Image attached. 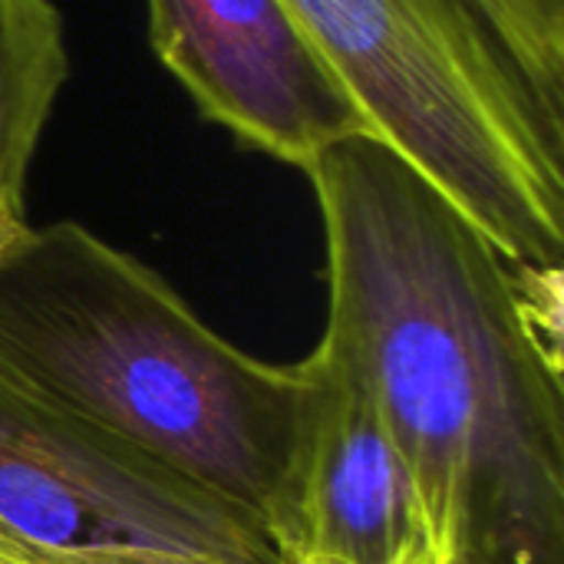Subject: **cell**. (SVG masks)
<instances>
[{
	"label": "cell",
	"mask_w": 564,
	"mask_h": 564,
	"mask_svg": "<svg viewBox=\"0 0 564 564\" xmlns=\"http://www.w3.org/2000/svg\"><path fill=\"white\" fill-rule=\"evenodd\" d=\"M327 340L420 512L423 564H564L562 268L509 261L383 135L317 152Z\"/></svg>",
	"instance_id": "cell-1"
},
{
	"label": "cell",
	"mask_w": 564,
	"mask_h": 564,
	"mask_svg": "<svg viewBox=\"0 0 564 564\" xmlns=\"http://www.w3.org/2000/svg\"><path fill=\"white\" fill-rule=\"evenodd\" d=\"M0 373L268 532L304 364L245 354L89 228L30 225L0 254Z\"/></svg>",
	"instance_id": "cell-2"
},
{
	"label": "cell",
	"mask_w": 564,
	"mask_h": 564,
	"mask_svg": "<svg viewBox=\"0 0 564 564\" xmlns=\"http://www.w3.org/2000/svg\"><path fill=\"white\" fill-rule=\"evenodd\" d=\"M377 135L516 264L564 261V119L473 0H288Z\"/></svg>",
	"instance_id": "cell-3"
},
{
	"label": "cell",
	"mask_w": 564,
	"mask_h": 564,
	"mask_svg": "<svg viewBox=\"0 0 564 564\" xmlns=\"http://www.w3.org/2000/svg\"><path fill=\"white\" fill-rule=\"evenodd\" d=\"M0 564H278L261 525L0 373Z\"/></svg>",
	"instance_id": "cell-4"
},
{
	"label": "cell",
	"mask_w": 564,
	"mask_h": 564,
	"mask_svg": "<svg viewBox=\"0 0 564 564\" xmlns=\"http://www.w3.org/2000/svg\"><path fill=\"white\" fill-rule=\"evenodd\" d=\"M149 43L241 149L304 172L327 145L377 132L288 0H149Z\"/></svg>",
	"instance_id": "cell-5"
},
{
	"label": "cell",
	"mask_w": 564,
	"mask_h": 564,
	"mask_svg": "<svg viewBox=\"0 0 564 564\" xmlns=\"http://www.w3.org/2000/svg\"><path fill=\"white\" fill-rule=\"evenodd\" d=\"M307 397L268 539L278 564H423L410 473L327 340L301 360Z\"/></svg>",
	"instance_id": "cell-6"
},
{
	"label": "cell",
	"mask_w": 564,
	"mask_h": 564,
	"mask_svg": "<svg viewBox=\"0 0 564 564\" xmlns=\"http://www.w3.org/2000/svg\"><path fill=\"white\" fill-rule=\"evenodd\" d=\"M69 79L66 23L53 0H0V254L30 228L26 178Z\"/></svg>",
	"instance_id": "cell-7"
},
{
	"label": "cell",
	"mask_w": 564,
	"mask_h": 564,
	"mask_svg": "<svg viewBox=\"0 0 564 564\" xmlns=\"http://www.w3.org/2000/svg\"><path fill=\"white\" fill-rule=\"evenodd\" d=\"M486 13L542 102L564 119V0H486Z\"/></svg>",
	"instance_id": "cell-8"
},
{
	"label": "cell",
	"mask_w": 564,
	"mask_h": 564,
	"mask_svg": "<svg viewBox=\"0 0 564 564\" xmlns=\"http://www.w3.org/2000/svg\"><path fill=\"white\" fill-rule=\"evenodd\" d=\"M473 3H476V7H479L482 13H486V0H473ZM486 20H489V13H486ZM492 30H496V26H492Z\"/></svg>",
	"instance_id": "cell-9"
}]
</instances>
